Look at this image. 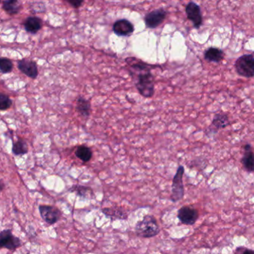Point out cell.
<instances>
[{
  "instance_id": "cell-14",
  "label": "cell",
  "mask_w": 254,
  "mask_h": 254,
  "mask_svg": "<svg viewBox=\"0 0 254 254\" xmlns=\"http://www.w3.org/2000/svg\"><path fill=\"white\" fill-rule=\"evenodd\" d=\"M204 58L209 62H219L224 58V52L221 49L211 47L204 52Z\"/></svg>"
},
{
  "instance_id": "cell-23",
  "label": "cell",
  "mask_w": 254,
  "mask_h": 254,
  "mask_svg": "<svg viewBox=\"0 0 254 254\" xmlns=\"http://www.w3.org/2000/svg\"><path fill=\"white\" fill-rule=\"evenodd\" d=\"M12 106V100L8 95L0 92V111H5Z\"/></svg>"
},
{
  "instance_id": "cell-25",
  "label": "cell",
  "mask_w": 254,
  "mask_h": 254,
  "mask_svg": "<svg viewBox=\"0 0 254 254\" xmlns=\"http://www.w3.org/2000/svg\"><path fill=\"white\" fill-rule=\"evenodd\" d=\"M235 254H254V251L248 250L246 248H237Z\"/></svg>"
},
{
  "instance_id": "cell-15",
  "label": "cell",
  "mask_w": 254,
  "mask_h": 254,
  "mask_svg": "<svg viewBox=\"0 0 254 254\" xmlns=\"http://www.w3.org/2000/svg\"><path fill=\"white\" fill-rule=\"evenodd\" d=\"M76 110L79 115L83 117H89L90 116L91 103L89 100L80 96L77 100Z\"/></svg>"
},
{
  "instance_id": "cell-18",
  "label": "cell",
  "mask_w": 254,
  "mask_h": 254,
  "mask_svg": "<svg viewBox=\"0 0 254 254\" xmlns=\"http://www.w3.org/2000/svg\"><path fill=\"white\" fill-rule=\"evenodd\" d=\"M69 191L76 193L78 196L84 198H91L94 196L93 190L92 188L86 186L74 185L69 189Z\"/></svg>"
},
{
  "instance_id": "cell-1",
  "label": "cell",
  "mask_w": 254,
  "mask_h": 254,
  "mask_svg": "<svg viewBox=\"0 0 254 254\" xmlns=\"http://www.w3.org/2000/svg\"><path fill=\"white\" fill-rule=\"evenodd\" d=\"M126 61L130 66L129 72L140 95L146 98L153 97L155 93V79L151 73L153 66L135 58H126Z\"/></svg>"
},
{
  "instance_id": "cell-3",
  "label": "cell",
  "mask_w": 254,
  "mask_h": 254,
  "mask_svg": "<svg viewBox=\"0 0 254 254\" xmlns=\"http://www.w3.org/2000/svg\"><path fill=\"white\" fill-rule=\"evenodd\" d=\"M237 73L247 78L254 77V56L253 55H244L239 57L235 62Z\"/></svg>"
},
{
  "instance_id": "cell-26",
  "label": "cell",
  "mask_w": 254,
  "mask_h": 254,
  "mask_svg": "<svg viewBox=\"0 0 254 254\" xmlns=\"http://www.w3.org/2000/svg\"><path fill=\"white\" fill-rule=\"evenodd\" d=\"M4 187H5V184H4L3 181L0 180V193L3 190Z\"/></svg>"
},
{
  "instance_id": "cell-22",
  "label": "cell",
  "mask_w": 254,
  "mask_h": 254,
  "mask_svg": "<svg viewBox=\"0 0 254 254\" xmlns=\"http://www.w3.org/2000/svg\"><path fill=\"white\" fill-rule=\"evenodd\" d=\"M12 61L6 58H0V72L3 74H8L13 70Z\"/></svg>"
},
{
  "instance_id": "cell-20",
  "label": "cell",
  "mask_w": 254,
  "mask_h": 254,
  "mask_svg": "<svg viewBox=\"0 0 254 254\" xmlns=\"http://www.w3.org/2000/svg\"><path fill=\"white\" fill-rule=\"evenodd\" d=\"M21 5L19 0H5L3 3V9L10 14H16L19 12Z\"/></svg>"
},
{
  "instance_id": "cell-11",
  "label": "cell",
  "mask_w": 254,
  "mask_h": 254,
  "mask_svg": "<svg viewBox=\"0 0 254 254\" xmlns=\"http://www.w3.org/2000/svg\"><path fill=\"white\" fill-rule=\"evenodd\" d=\"M113 31L118 36H130L134 31V26L130 21L120 20L115 22Z\"/></svg>"
},
{
  "instance_id": "cell-10",
  "label": "cell",
  "mask_w": 254,
  "mask_h": 254,
  "mask_svg": "<svg viewBox=\"0 0 254 254\" xmlns=\"http://www.w3.org/2000/svg\"><path fill=\"white\" fill-rule=\"evenodd\" d=\"M18 69L31 79H36L38 76V68L37 63L30 59H21L18 62Z\"/></svg>"
},
{
  "instance_id": "cell-8",
  "label": "cell",
  "mask_w": 254,
  "mask_h": 254,
  "mask_svg": "<svg viewBox=\"0 0 254 254\" xmlns=\"http://www.w3.org/2000/svg\"><path fill=\"white\" fill-rule=\"evenodd\" d=\"M186 13L188 19L194 23V27L199 28L202 25L203 21L200 7L195 2H190L186 7Z\"/></svg>"
},
{
  "instance_id": "cell-17",
  "label": "cell",
  "mask_w": 254,
  "mask_h": 254,
  "mask_svg": "<svg viewBox=\"0 0 254 254\" xmlns=\"http://www.w3.org/2000/svg\"><path fill=\"white\" fill-rule=\"evenodd\" d=\"M229 124V118L225 114H216L213 119L212 124L210 126L215 131L225 128Z\"/></svg>"
},
{
  "instance_id": "cell-9",
  "label": "cell",
  "mask_w": 254,
  "mask_h": 254,
  "mask_svg": "<svg viewBox=\"0 0 254 254\" xmlns=\"http://www.w3.org/2000/svg\"><path fill=\"white\" fill-rule=\"evenodd\" d=\"M167 13L164 10L157 9L149 13L145 18V23L148 28H156L165 20Z\"/></svg>"
},
{
  "instance_id": "cell-5",
  "label": "cell",
  "mask_w": 254,
  "mask_h": 254,
  "mask_svg": "<svg viewBox=\"0 0 254 254\" xmlns=\"http://www.w3.org/2000/svg\"><path fill=\"white\" fill-rule=\"evenodd\" d=\"M20 239L13 234L11 230H4L0 232V249L6 248L10 251H15L21 246Z\"/></svg>"
},
{
  "instance_id": "cell-24",
  "label": "cell",
  "mask_w": 254,
  "mask_h": 254,
  "mask_svg": "<svg viewBox=\"0 0 254 254\" xmlns=\"http://www.w3.org/2000/svg\"><path fill=\"white\" fill-rule=\"evenodd\" d=\"M84 0H67V2L74 8H79Z\"/></svg>"
},
{
  "instance_id": "cell-4",
  "label": "cell",
  "mask_w": 254,
  "mask_h": 254,
  "mask_svg": "<svg viewBox=\"0 0 254 254\" xmlns=\"http://www.w3.org/2000/svg\"><path fill=\"white\" fill-rule=\"evenodd\" d=\"M184 174V168L183 166L180 165L175 175L172 184V194L170 199L173 202H177L182 199L184 195V183L183 176Z\"/></svg>"
},
{
  "instance_id": "cell-13",
  "label": "cell",
  "mask_w": 254,
  "mask_h": 254,
  "mask_svg": "<svg viewBox=\"0 0 254 254\" xmlns=\"http://www.w3.org/2000/svg\"><path fill=\"white\" fill-rule=\"evenodd\" d=\"M245 153L242 157V162L244 167L248 171H254V153L251 150V147L250 144H247L244 147Z\"/></svg>"
},
{
  "instance_id": "cell-2",
  "label": "cell",
  "mask_w": 254,
  "mask_h": 254,
  "mask_svg": "<svg viewBox=\"0 0 254 254\" xmlns=\"http://www.w3.org/2000/svg\"><path fill=\"white\" fill-rule=\"evenodd\" d=\"M135 230L137 236L141 238H151L160 233L159 225L156 218L150 215H146L141 221H137Z\"/></svg>"
},
{
  "instance_id": "cell-12",
  "label": "cell",
  "mask_w": 254,
  "mask_h": 254,
  "mask_svg": "<svg viewBox=\"0 0 254 254\" xmlns=\"http://www.w3.org/2000/svg\"><path fill=\"white\" fill-rule=\"evenodd\" d=\"M102 212L107 218L112 220H126L128 218V213L121 207L103 208Z\"/></svg>"
},
{
  "instance_id": "cell-19",
  "label": "cell",
  "mask_w": 254,
  "mask_h": 254,
  "mask_svg": "<svg viewBox=\"0 0 254 254\" xmlns=\"http://www.w3.org/2000/svg\"><path fill=\"white\" fill-rule=\"evenodd\" d=\"M75 156L83 162H89L92 157V151L86 146H80L75 151Z\"/></svg>"
},
{
  "instance_id": "cell-6",
  "label": "cell",
  "mask_w": 254,
  "mask_h": 254,
  "mask_svg": "<svg viewBox=\"0 0 254 254\" xmlns=\"http://www.w3.org/2000/svg\"><path fill=\"white\" fill-rule=\"evenodd\" d=\"M39 211L42 219L50 225L57 223L62 215L60 211L53 206L39 205Z\"/></svg>"
},
{
  "instance_id": "cell-7",
  "label": "cell",
  "mask_w": 254,
  "mask_h": 254,
  "mask_svg": "<svg viewBox=\"0 0 254 254\" xmlns=\"http://www.w3.org/2000/svg\"><path fill=\"white\" fill-rule=\"evenodd\" d=\"M178 218L184 225H193L198 219V213L194 208L189 206H184L178 210Z\"/></svg>"
},
{
  "instance_id": "cell-16",
  "label": "cell",
  "mask_w": 254,
  "mask_h": 254,
  "mask_svg": "<svg viewBox=\"0 0 254 254\" xmlns=\"http://www.w3.org/2000/svg\"><path fill=\"white\" fill-rule=\"evenodd\" d=\"M25 30L31 34H36L42 27L41 20L35 17L28 18L24 23Z\"/></svg>"
},
{
  "instance_id": "cell-21",
  "label": "cell",
  "mask_w": 254,
  "mask_h": 254,
  "mask_svg": "<svg viewBox=\"0 0 254 254\" xmlns=\"http://www.w3.org/2000/svg\"><path fill=\"white\" fill-rule=\"evenodd\" d=\"M12 152L15 156H22L28 153V147L26 142L23 140H19L14 143L12 147Z\"/></svg>"
}]
</instances>
